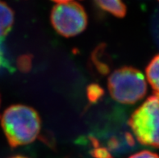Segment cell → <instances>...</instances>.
I'll list each match as a JSON object with an SVG mask.
<instances>
[{"instance_id":"obj_2","label":"cell","mask_w":159,"mask_h":158,"mask_svg":"<svg viewBox=\"0 0 159 158\" xmlns=\"http://www.w3.org/2000/svg\"><path fill=\"white\" fill-rule=\"evenodd\" d=\"M129 125L138 142L159 148V94L149 98L133 112Z\"/></svg>"},{"instance_id":"obj_1","label":"cell","mask_w":159,"mask_h":158,"mask_svg":"<svg viewBox=\"0 0 159 158\" xmlns=\"http://www.w3.org/2000/svg\"><path fill=\"white\" fill-rule=\"evenodd\" d=\"M1 125L9 144L16 148L33 142L40 133L41 122L33 108L13 105L3 112Z\"/></svg>"},{"instance_id":"obj_3","label":"cell","mask_w":159,"mask_h":158,"mask_svg":"<svg viewBox=\"0 0 159 158\" xmlns=\"http://www.w3.org/2000/svg\"><path fill=\"white\" fill-rule=\"evenodd\" d=\"M109 93L122 104H134L145 97L147 84L142 73L133 67H122L109 76Z\"/></svg>"},{"instance_id":"obj_8","label":"cell","mask_w":159,"mask_h":158,"mask_svg":"<svg viewBox=\"0 0 159 158\" xmlns=\"http://www.w3.org/2000/svg\"><path fill=\"white\" fill-rule=\"evenodd\" d=\"M151 28L153 38L159 46V10H157L155 14L153 15Z\"/></svg>"},{"instance_id":"obj_11","label":"cell","mask_w":159,"mask_h":158,"mask_svg":"<svg viewBox=\"0 0 159 158\" xmlns=\"http://www.w3.org/2000/svg\"><path fill=\"white\" fill-rule=\"evenodd\" d=\"M52 1L57 2V3H64V2H73V1H75V0H52Z\"/></svg>"},{"instance_id":"obj_13","label":"cell","mask_w":159,"mask_h":158,"mask_svg":"<svg viewBox=\"0 0 159 158\" xmlns=\"http://www.w3.org/2000/svg\"><path fill=\"white\" fill-rule=\"evenodd\" d=\"M158 1H159V0H158Z\"/></svg>"},{"instance_id":"obj_7","label":"cell","mask_w":159,"mask_h":158,"mask_svg":"<svg viewBox=\"0 0 159 158\" xmlns=\"http://www.w3.org/2000/svg\"><path fill=\"white\" fill-rule=\"evenodd\" d=\"M146 77L152 88L159 94V54L150 61L145 70Z\"/></svg>"},{"instance_id":"obj_9","label":"cell","mask_w":159,"mask_h":158,"mask_svg":"<svg viewBox=\"0 0 159 158\" xmlns=\"http://www.w3.org/2000/svg\"><path fill=\"white\" fill-rule=\"evenodd\" d=\"M128 158H159V156L153 152L145 150L136 152Z\"/></svg>"},{"instance_id":"obj_4","label":"cell","mask_w":159,"mask_h":158,"mask_svg":"<svg viewBox=\"0 0 159 158\" xmlns=\"http://www.w3.org/2000/svg\"><path fill=\"white\" fill-rule=\"evenodd\" d=\"M50 20L55 31L65 37L80 34L87 25V16L84 8L75 1L55 5L51 11Z\"/></svg>"},{"instance_id":"obj_10","label":"cell","mask_w":159,"mask_h":158,"mask_svg":"<svg viewBox=\"0 0 159 158\" xmlns=\"http://www.w3.org/2000/svg\"><path fill=\"white\" fill-rule=\"evenodd\" d=\"M7 65V60L5 57L3 44H2V39H0V68Z\"/></svg>"},{"instance_id":"obj_12","label":"cell","mask_w":159,"mask_h":158,"mask_svg":"<svg viewBox=\"0 0 159 158\" xmlns=\"http://www.w3.org/2000/svg\"><path fill=\"white\" fill-rule=\"evenodd\" d=\"M11 158H28V157H25V156H13Z\"/></svg>"},{"instance_id":"obj_6","label":"cell","mask_w":159,"mask_h":158,"mask_svg":"<svg viewBox=\"0 0 159 158\" xmlns=\"http://www.w3.org/2000/svg\"><path fill=\"white\" fill-rule=\"evenodd\" d=\"M95 3L105 11L112 16L123 18L126 15V6L122 0H95Z\"/></svg>"},{"instance_id":"obj_5","label":"cell","mask_w":159,"mask_h":158,"mask_svg":"<svg viewBox=\"0 0 159 158\" xmlns=\"http://www.w3.org/2000/svg\"><path fill=\"white\" fill-rule=\"evenodd\" d=\"M14 18V12L11 8L0 0V39H2L11 30Z\"/></svg>"}]
</instances>
